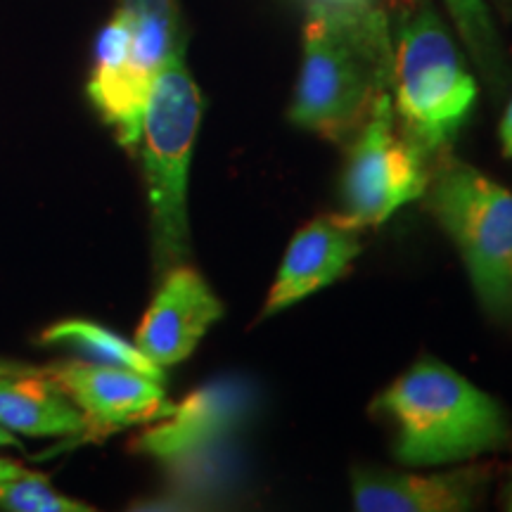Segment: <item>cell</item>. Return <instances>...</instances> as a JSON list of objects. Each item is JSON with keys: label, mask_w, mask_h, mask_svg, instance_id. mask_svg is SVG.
Here are the masks:
<instances>
[{"label": "cell", "mask_w": 512, "mask_h": 512, "mask_svg": "<svg viewBox=\"0 0 512 512\" xmlns=\"http://www.w3.org/2000/svg\"><path fill=\"white\" fill-rule=\"evenodd\" d=\"M392 74L394 43L380 8L311 0L292 124L332 143H351L377 100L392 93Z\"/></svg>", "instance_id": "cell-1"}, {"label": "cell", "mask_w": 512, "mask_h": 512, "mask_svg": "<svg viewBox=\"0 0 512 512\" xmlns=\"http://www.w3.org/2000/svg\"><path fill=\"white\" fill-rule=\"evenodd\" d=\"M373 411L394 427V456L401 465L465 463L510 441L501 401L434 358H422L389 384Z\"/></svg>", "instance_id": "cell-2"}, {"label": "cell", "mask_w": 512, "mask_h": 512, "mask_svg": "<svg viewBox=\"0 0 512 512\" xmlns=\"http://www.w3.org/2000/svg\"><path fill=\"white\" fill-rule=\"evenodd\" d=\"M396 124L427 157L448 152L477 100V83L430 0H408L394 29Z\"/></svg>", "instance_id": "cell-3"}, {"label": "cell", "mask_w": 512, "mask_h": 512, "mask_svg": "<svg viewBox=\"0 0 512 512\" xmlns=\"http://www.w3.org/2000/svg\"><path fill=\"white\" fill-rule=\"evenodd\" d=\"M202 107L200 88L178 48L152 81L140 133L159 275L181 266L190 254L188 169Z\"/></svg>", "instance_id": "cell-4"}, {"label": "cell", "mask_w": 512, "mask_h": 512, "mask_svg": "<svg viewBox=\"0 0 512 512\" xmlns=\"http://www.w3.org/2000/svg\"><path fill=\"white\" fill-rule=\"evenodd\" d=\"M422 200L463 256L482 311L512 328V192L444 152Z\"/></svg>", "instance_id": "cell-5"}, {"label": "cell", "mask_w": 512, "mask_h": 512, "mask_svg": "<svg viewBox=\"0 0 512 512\" xmlns=\"http://www.w3.org/2000/svg\"><path fill=\"white\" fill-rule=\"evenodd\" d=\"M434 159L396 124L392 93L377 100L356 138L342 178L344 216L361 228L382 226L403 204L420 200Z\"/></svg>", "instance_id": "cell-6"}, {"label": "cell", "mask_w": 512, "mask_h": 512, "mask_svg": "<svg viewBox=\"0 0 512 512\" xmlns=\"http://www.w3.org/2000/svg\"><path fill=\"white\" fill-rule=\"evenodd\" d=\"M259 408V389L249 377H221L192 392L166 418L145 427L131 448L162 463L219 446L249 425Z\"/></svg>", "instance_id": "cell-7"}, {"label": "cell", "mask_w": 512, "mask_h": 512, "mask_svg": "<svg viewBox=\"0 0 512 512\" xmlns=\"http://www.w3.org/2000/svg\"><path fill=\"white\" fill-rule=\"evenodd\" d=\"M43 377L81 408L86 420L83 441H100L124 427L162 420L174 411L162 382L126 368L72 361L43 368Z\"/></svg>", "instance_id": "cell-8"}, {"label": "cell", "mask_w": 512, "mask_h": 512, "mask_svg": "<svg viewBox=\"0 0 512 512\" xmlns=\"http://www.w3.org/2000/svg\"><path fill=\"white\" fill-rule=\"evenodd\" d=\"M223 316L219 302L195 268L174 266L147 309L136 347L157 366H176L195 351L211 325Z\"/></svg>", "instance_id": "cell-9"}, {"label": "cell", "mask_w": 512, "mask_h": 512, "mask_svg": "<svg viewBox=\"0 0 512 512\" xmlns=\"http://www.w3.org/2000/svg\"><path fill=\"white\" fill-rule=\"evenodd\" d=\"M361 226L347 216H320L306 223L287 247L278 278L268 292L261 316L290 309L313 292L342 278L363 252Z\"/></svg>", "instance_id": "cell-10"}, {"label": "cell", "mask_w": 512, "mask_h": 512, "mask_svg": "<svg viewBox=\"0 0 512 512\" xmlns=\"http://www.w3.org/2000/svg\"><path fill=\"white\" fill-rule=\"evenodd\" d=\"M489 486V470L460 467L439 475L356 467L351 472L354 508L361 512H460L472 510Z\"/></svg>", "instance_id": "cell-11"}, {"label": "cell", "mask_w": 512, "mask_h": 512, "mask_svg": "<svg viewBox=\"0 0 512 512\" xmlns=\"http://www.w3.org/2000/svg\"><path fill=\"white\" fill-rule=\"evenodd\" d=\"M128 53H131V27L117 10L98 38L88 95L102 119L114 128L119 143L126 150H138L152 81L133 67Z\"/></svg>", "instance_id": "cell-12"}, {"label": "cell", "mask_w": 512, "mask_h": 512, "mask_svg": "<svg viewBox=\"0 0 512 512\" xmlns=\"http://www.w3.org/2000/svg\"><path fill=\"white\" fill-rule=\"evenodd\" d=\"M0 425L29 437H76L86 420L69 396L38 375L0 377Z\"/></svg>", "instance_id": "cell-13"}, {"label": "cell", "mask_w": 512, "mask_h": 512, "mask_svg": "<svg viewBox=\"0 0 512 512\" xmlns=\"http://www.w3.org/2000/svg\"><path fill=\"white\" fill-rule=\"evenodd\" d=\"M41 344L67 347L91 358L93 363L133 370V373H140L157 382H164L166 377L162 366L150 361L138 347L128 344L126 339L114 335L102 325L88 323V320H64V323L53 325L41 335Z\"/></svg>", "instance_id": "cell-14"}, {"label": "cell", "mask_w": 512, "mask_h": 512, "mask_svg": "<svg viewBox=\"0 0 512 512\" xmlns=\"http://www.w3.org/2000/svg\"><path fill=\"white\" fill-rule=\"evenodd\" d=\"M446 5L489 86L501 95L508 86V62L489 12L484 8V0H446Z\"/></svg>", "instance_id": "cell-15"}, {"label": "cell", "mask_w": 512, "mask_h": 512, "mask_svg": "<svg viewBox=\"0 0 512 512\" xmlns=\"http://www.w3.org/2000/svg\"><path fill=\"white\" fill-rule=\"evenodd\" d=\"M0 510L12 512H88L91 505H83L74 498L57 494L48 484V477L36 472L3 479L0 482Z\"/></svg>", "instance_id": "cell-16"}, {"label": "cell", "mask_w": 512, "mask_h": 512, "mask_svg": "<svg viewBox=\"0 0 512 512\" xmlns=\"http://www.w3.org/2000/svg\"><path fill=\"white\" fill-rule=\"evenodd\" d=\"M501 145H503V155L512 157V100L501 121Z\"/></svg>", "instance_id": "cell-17"}, {"label": "cell", "mask_w": 512, "mask_h": 512, "mask_svg": "<svg viewBox=\"0 0 512 512\" xmlns=\"http://www.w3.org/2000/svg\"><path fill=\"white\" fill-rule=\"evenodd\" d=\"M38 373H41V368L24 366V363L0 361V377H19V375H38Z\"/></svg>", "instance_id": "cell-18"}, {"label": "cell", "mask_w": 512, "mask_h": 512, "mask_svg": "<svg viewBox=\"0 0 512 512\" xmlns=\"http://www.w3.org/2000/svg\"><path fill=\"white\" fill-rule=\"evenodd\" d=\"M24 472H27V470H24L22 465L12 463V460L0 458V482H3V479H12V477L24 475Z\"/></svg>", "instance_id": "cell-19"}, {"label": "cell", "mask_w": 512, "mask_h": 512, "mask_svg": "<svg viewBox=\"0 0 512 512\" xmlns=\"http://www.w3.org/2000/svg\"><path fill=\"white\" fill-rule=\"evenodd\" d=\"M0 446H17V439L0 425Z\"/></svg>", "instance_id": "cell-20"}, {"label": "cell", "mask_w": 512, "mask_h": 512, "mask_svg": "<svg viewBox=\"0 0 512 512\" xmlns=\"http://www.w3.org/2000/svg\"><path fill=\"white\" fill-rule=\"evenodd\" d=\"M316 3H328V5H363L370 0H316Z\"/></svg>", "instance_id": "cell-21"}, {"label": "cell", "mask_w": 512, "mask_h": 512, "mask_svg": "<svg viewBox=\"0 0 512 512\" xmlns=\"http://www.w3.org/2000/svg\"><path fill=\"white\" fill-rule=\"evenodd\" d=\"M505 508L512 510V479H510V484H508V496H505Z\"/></svg>", "instance_id": "cell-22"}]
</instances>
